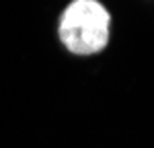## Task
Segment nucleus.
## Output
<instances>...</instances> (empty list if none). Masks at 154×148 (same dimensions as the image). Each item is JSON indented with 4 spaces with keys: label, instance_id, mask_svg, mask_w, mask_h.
Instances as JSON below:
<instances>
[{
    "label": "nucleus",
    "instance_id": "f257e3e1",
    "mask_svg": "<svg viewBox=\"0 0 154 148\" xmlns=\"http://www.w3.org/2000/svg\"><path fill=\"white\" fill-rule=\"evenodd\" d=\"M111 25L113 17L103 0H70L58 17L56 35L70 56L93 58L107 49Z\"/></svg>",
    "mask_w": 154,
    "mask_h": 148
}]
</instances>
